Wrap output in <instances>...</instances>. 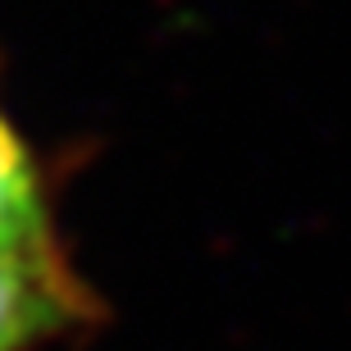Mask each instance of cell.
<instances>
[{
  "instance_id": "1",
  "label": "cell",
  "mask_w": 351,
  "mask_h": 351,
  "mask_svg": "<svg viewBox=\"0 0 351 351\" xmlns=\"http://www.w3.org/2000/svg\"><path fill=\"white\" fill-rule=\"evenodd\" d=\"M96 297L64 256L0 251V351H51L91 324Z\"/></svg>"
},
{
  "instance_id": "2",
  "label": "cell",
  "mask_w": 351,
  "mask_h": 351,
  "mask_svg": "<svg viewBox=\"0 0 351 351\" xmlns=\"http://www.w3.org/2000/svg\"><path fill=\"white\" fill-rule=\"evenodd\" d=\"M0 251L64 256L51 173L5 101H0Z\"/></svg>"
}]
</instances>
